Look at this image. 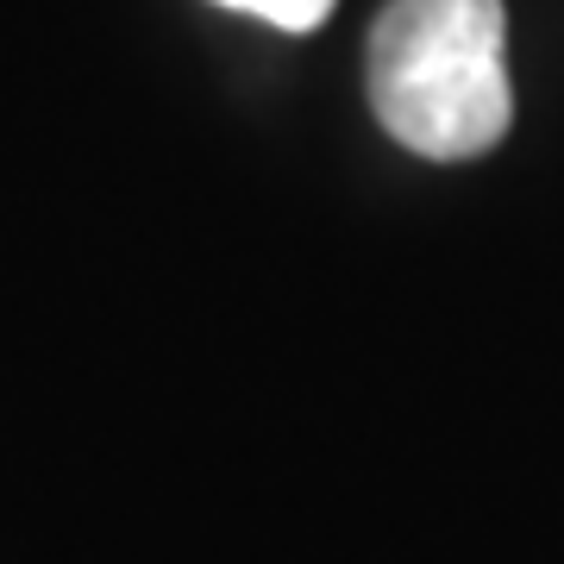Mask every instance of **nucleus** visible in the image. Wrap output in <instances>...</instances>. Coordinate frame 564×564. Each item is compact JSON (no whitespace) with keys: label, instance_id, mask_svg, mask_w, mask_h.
Listing matches in <instances>:
<instances>
[{"label":"nucleus","instance_id":"1","mask_svg":"<svg viewBox=\"0 0 564 564\" xmlns=\"http://www.w3.org/2000/svg\"><path fill=\"white\" fill-rule=\"evenodd\" d=\"M370 113L433 163L484 158L508 139V13L502 0H389L364 51Z\"/></svg>","mask_w":564,"mask_h":564},{"label":"nucleus","instance_id":"2","mask_svg":"<svg viewBox=\"0 0 564 564\" xmlns=\"http://www.w3.org/2000/svg\"><path fill=\"white\" fill-rule=\"evenodd\" d=\"M214 7L258 13V20H270L276 32H314V25H326V13H333V0H214Z\"/></svg>","mask_w":564,"mask_h":564}]
</instances>
